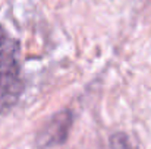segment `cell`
I'll list each match as a JSON object with an SVG mask.
<instances>
[{
  "label": "cell",
  "instance_id": "cell-1",
  "mask_svg": "<svg viewBox=\"0 0 151 149\" xmlns=\"http://www.w3.org/2000/svg\"><path fill=\"white\" fill-rule=\"evenodd\" d=\"M19 41L0 25V114L18 104L24 94Z\"/></svg>",
  "mask_w": 151,
  "mask_h": 149
},
{
  "label": "cell",
  "instance_id": "cell-2",
  "mask_svg": "<svg viewBox=\"0 0 151 149\" xmlns=\"http://www.w3.org/2000/svg\"><path fill=\"white\" fill-rule=\"evenodd\" d=\"M72 121H73V117L69 110H62L60 113L54 114L37 135L38 146L51 148V146L62 145L68 139Z\"/></svg>",
  "mask_w": 151,
  "mask_h": 149
}]
</instances>
